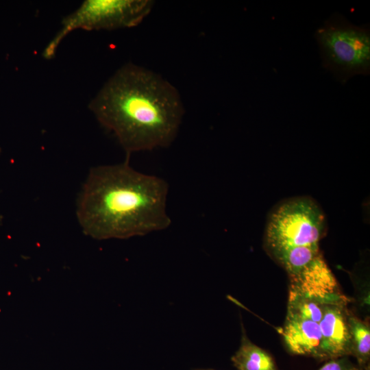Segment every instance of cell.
Listing matches in <instances>:
<instances>
[{"instance_id":"1","label":"cell","mask_w":370,"mask_h":370,"mask_svg":"<svg viewBox=\"0 0 370 370\" xmlns=\"http://www.w3.org/2000/svg\"><path fill=\"white\" fill-rule=\"evenodd\" d=\"M99 122L127 153L170 146L184 115L176 88L160 75L132 63L120 68L90 101Z\"/></svg>"},{"instance_id":"2","label":"cell","mask_w":370,"mask_h":370,"mask_svg":"<svg viewBox=\"0 0 370 370\" xmlns=\"http://www.w3.org/2000/svg\"><path fill=\"white\" fill-rule=\"evenodd\" d=\"M90 169L80 193L77 217L96 239L127 238L167 228L168 183L137 171L128 162Z\"/></svg>"},{"instance_id":"3","label":"cell","mask_w":370,"mask_h":370,"mask_svg":"<svg viewBox=\"0 0 370 370\" xmlns=\"http://www.w3.org/2000/svg\"><path fill=\"white\" fill-rule=\"evenodd\" d=\"M326 227L325 214L314 199L307 196L288 198L269 212L264 234L265 249L277 260L294 251L319 247Z\"/></svg>"},{"instance_id":"4","label":"cell","mask_w":370,"mask_h":370,"mask_svg":"<svg viewBox=\"0 0 370 370\" xmlns=\"http://www.w3.org/2000/svg\"><path fill=\"white\" fill-rule=\"evenodd\" d=\"M323 66L341 81L367 75L370 69V32L336 14L316 32Z\"/></svg>"},{"instance_id":"5","label":"cell","mask_w":370,"mask_h":370,"mask_svg":"<svg viewBox=\"0 0 370 370\" xmlns=\"http://www.w3.org/2000/svg\"><path fill=\"white\" fill-rule=\"evenodd\" d=\"M150 0H87L73 13L65 17L62 27L45 48L46 59L54 57L64 38L76 29H115L138 25L151 10Z\"/></svg>"},{"instance_id":"6","label":"cell","mask_w":370,"mask_h":370,"mask_svg":"<svg viewBox=\"0 0 370 370\" xmlns=\"http://www.w3.org/2000/svg\"><path fill=\"white\" fill-rule=\"evenodd\" d=\"M286 271L289 291L325 305L349 301L321 252Z\"/></svg>"},{"instance_id":"7","label":"cell","mask_w":370,"mask_h":370,"mask_svg":"<svg viewBox=\"0 0 370 370\" xmlns=\"http://www.w3.org/2000/svg\"><path fill=\"white\" fill-rule=\"evenodd\" d=\"M347 302L327 304L319 323L321 332L320 359L347 356L350 352Z\"/></svg>"},{"instance_id":"8","label":"cell","mask_w":370,"mask_h":370,"mask_svg":"<svg viewBox=\"0 0 370 370\" xmlns=\"http://www.w3.org/2000/svg\"><path fill=\"white\" fill-rule=\"evenodd\" d=\"M281 334L286 348L291 354L320 359L321 332L319 323L286 314Z\"/></svg>"},{"instance_id":"9","label":"cell","mask_w":370,"mask_h":370,"mask_svg":"<svg viewBox=\"0 0 370 370\" xmlns=\"http://www.w3.org/2000/svg\"><path fill=\"white\" fill-rule=\"evenodd\" d=\"M231 360L238 370H279L273 357L253 343L244 329L240 347Z\"/></svg>"},{"instance_id":"10","label":"cell","mask_w":370,"mask_h":370,"mask_svg":"<svg viewBox=\"0 0 370 370\" xmlns=\"http://www.w3.org/2000/svg\"><path fill=\"white\" fill-rule=\"evenodd\" d=\"M350 352L360 368L366 367L370 358V329L367 323L349 314Z\"/></svg>"},{"instance_id":"11","label":"cell","mask_w":370,"mask_h":370,"mask_svg":"<svg viewBox=\"0 0 370 370\" xmlns=\"http://www.w3.org/2000/svg\"><path fill=\"white\" fill-rule=\"evenodd\" d=\"M325 304L289 291L287 314L319 323L321 320Z\"/></svg>"},{"instance_id":"12","label":"cell","mask_w":370,"mask_h":370,"mask_svg":"<svg viewBox=\"0 0 370 370\" xmlns=\"http://www.w3.org/2000/svg\"><path fill=\"white\" fill-rule=\"evenodd\" d=\"M318 370H362L346 357L330 359Z\"/></svg>"},{"instance_id":"13","label":"cell","mask_w":370,"mask_h":370,"mask_svg":"<svg viewBox=\"0 0 370 370\" xmlns=\"http://www.w3.org/2000/svg\"><path fill=\"white\" fill-rule=\"evenodd\" d=\"M195 370H214V369H195Z\"/></svg>"},{"instance_id":"14","label":"cell","mask_w":370,"mask_h":370,"mask_svg":"<svg viewBox=\"0 0 370 370\" xmlns=\"http://www.w3.org/2000/svg\"><path fill=\"white\" fill-rule=\"evenodd\" d=\"M362 370H369V367H365V368L364 369H362Z\"/></svg>"}]
</instances>
